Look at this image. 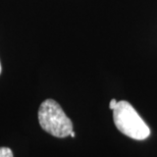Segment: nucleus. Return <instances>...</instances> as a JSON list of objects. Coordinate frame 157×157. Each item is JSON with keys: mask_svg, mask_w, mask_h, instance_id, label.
<instances>
[{"mask_svg": "<svg viewBox=\"0 0 157 157\" xmlns=\"http://www.w3.org/2000/svg\"><path fill=\"white\" fill-rule=\"evenodd\" d=\"M38 119L41 128L54 137L65 138L73 132V122L53 99H46L41 103Z\"/></svg>", "mask_w": 157, "mask_h": 157, "instance_id": "f257e3e1", "label": "nucleus"}, {"mask_svg": "<svg viewBox=\"0 0 157 157\" xmlns=\"http://www.w3.org/2000/svg\"><path fill=\"white\" fill-rule=\"evenodd\" d=\"M113 121L118 131L135 140H145L150 128L128 101H118L113 109Z\"/></svg>", "mask_w": 157, "mask_h": 157, "instance_id": "f03ea898", "label": "nucleus"}, {"mask_svg": "<svg viewBox=\"0 0 157 157\" xmlns=\"http://www.w3.org/2000/svg\"><path fill=\"white\" fill-rule=\"evenodd\" d=\"M0 157H13V153L8 147H0Z\"/></svg>", "mask_w": 157, "mask_h": 157, "instance_id": "7ed1b4c3", "label": "nucleus"}, {"mask_svg": "<svg viewBox=\"0 0 157 157\" xmlns=\"http://www.w3.org/2000/svg\"><path fill=\"white\" fill-rule=\"evenodd\" d=\"M117 100H115V99H112L111 101H110V103H109V108L113 110V109L115 108V106H117Z\"/></svg>", "mask_w": 157, "mask_h": 157, "instance_id": "20e7f679", "label": "nucleus"}, {"mask_svg": "<svg viewBox=\"0 0 157 157\" xmlns=\"http://www.w3.org/2000/svg\"><path fill=\"white\" fill-rule=\"evenodd\" d=\"M70 136H71V137H75V136H76V135H75V133H74V131H73V132H71V135H70Z\"/></svg>", "mask_w": 157, "mask_h": 157, "instance_id": "39448f33", "label": "nucleus"}, {"mask_svg": "<svg viewBox=\"0 0 157 157\" xmlns=\"http://www.w3.org/2000/svg\"><path fill=\"white\" fill-rule=\"evenodd\" d=\"M0 74H1V63H0Z\"/></svg>", "mask_w": 157, "mask_h": 157, "instance_id": "423d86ee", "label": "nucleus"}]
</instances>
